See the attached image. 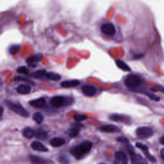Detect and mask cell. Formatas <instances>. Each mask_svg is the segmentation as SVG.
<instances>
[{
  "label": "cell",
  "mask_w": 164,
  "mask_h": 164,
  "mask_svg": "<svg viewBox=\"0 0 164 164\" xmlns=\"http://www.w3.org/2000/svg\"><path fill=\"white\" fill-rule=\"evenodd\" d=\"M5 103L9 109L16 114L23 117V118H27V117L29 116L28 112L25 108L22 106L20 104L16 103H13L11 101L8 100L6 101Z\"/></svg>",
  "instance_id": "2"
},
{
  "label": "cell",
  "mask_w": 164,
  "mask_h": 164,
  "mask_svg": "<svg viewBox=\"0 0 164 164\" xmlns=\"http://www.w3.org/2000/svg\"><path fill=\"white\" fill-rule=\"evenodd\" d=\"M109 119L112 121L118 122V123H123L126 124H128L130 119L128 117L120 114H112L110 115Z\"/></svg>",
  "instance_id": "6"
},
{
  "label": "cell",
  "mask_w": 164,
  "mask_h": 164,
  "mask_svg": "<svg viewBox=\"0 0 164 164\" xmlns=\"http://www.w3.org/2000/svg\"><path fill=\"white\" fill-rule=\"evenodd\" d=\"M74 119L75 121H76L78 122H80L84 120H86L88 119V117L85 115H82V114H78L74 116Z\"/></svg>",
  "instance_id": "29"
},
{
  "label": "cell",
  "mask_w": 164,
  "mask_h": 164,
  "mask_svg": "<svg viewBox=\"0 0 164 164\" xmlns=\"http://www.w3.org/2000/svg\"><path fill=\"white\" fill-rule=\"evenodd\" d=\"M58 161L62 164H69L70 160L68 157L64 155V154H61L57 158Z\"/></svg>",
  "instance_id": "25"
},
{
  "label": "cell",
  "mask_w": 164,
  "mask_h": 164,
  "mask_svg": "<svg viewBox=\"0 0 164 164\" xmlns=\"http://www.w3.org/2000/svg\"><path fill=\"white\" fill-rule=\"evenodd\" d=\"M65 143V140L61 138H53L50 140V144L53 147H60Z\"/></svg>",
  "instance_id": "18"
},
{
  "label": "cell",
  "mask_w": 164,
  "mask_h": 164,
  "mask_svg": "<svg viewBox=\"0 0 164 164\" xmlns=\"http://www.w3.org/2000/svg\"><path fill=\"white\" fill-rule=\"evenodd\" d=\"M160 154H161V157L162 160H164V149H162L161 151H160Z\"/></svg>",
  "instance_id": "34"
},
{
  "label": "cell",
  "mask_w": 164,
  "mask_h": 164,
  "mask_svg": "<svg viewBox=\"0 0 164 164\" xmlns=\"http://www.w3.org/2000/svg\"><path fill=\"white\" fill-rule=\"evenodd\" d=\"M33 119H34V120L37 124L42 123L44 120L43 115L40 112H36V113H35L34 115H33Z\"/></svg>",
  "instance_id": "24"
},
{
  "label": "cell",
  "mask_w": 164,
  "mask_h": 164,
  "mask_svg": "<svg viewBox=\"0 0 164 164\" xmlns=\"http://www.w3.org/2000/svg\"><path fill=\"white\" fill-rule=\"evenodd\" d=\"M43 58V56L41 53L36 54L32 57H29L26 60V63L30 67H36V64L40 61Z\"/></svg>",
  "instance_id": "8"
},
{
  "label": "cell",
  "mask_w": 164,
  "mask_h": 164,
  "mask_svg": "<svg viewBox=\"0 0 164 164\" xmlns=\"http://www.w3.org/2000/svg\"><path fill=\"white\" fill-rule=\"evenodd\" d=\"M46 77L52 81H59L61 79V76L60 75L55 73H47Z\"/></svg>",
  "instance_id": "22"
},
{
  "label": "cell",
  "mask_w": 164,
  "mask_h": 164,
  "mask_svg": "<svg viewBox=\"0 0 164 164\" xmlns=\"http://www.w3.org/2000/svg\"><path fill=\"white\" fill-rule=\"evenodd\" d=\"M47 72L45 70H39V71H37L34 73H33L31 74V76L34 78L37 79H43L45 77H46Z\"/></svg>",
  "instance_id": "20"
},
{
  "label": "cell",
  "mask_w": 164,
  "mask_h": 164,
  "mask_svg": "<svg viewBox=\"0 0 164 164\" xmlns=\"http://www.w3.org/2000/svg\"><path fill=\"white\" fill-rule=\"evenodd\" d=\"M92 146V143L89 141H85L78 146L73 147L70 150V153L77 159L81 158L85 154L90 151Z\"/></svg>",
  "instance_id": "1"
},
{
  "label": "cell",
  "mask_w": 164,
  "mask_h": 164,
  "mask_svg": "<svg viewBox=\"0 0 164 164\" xmlns=\"http://www.w3.org/2000/svg\"><path fill=\"white\" fill-rule=\"evenodd\" d=\"M101 31L107 36L112 37L115 34V28L114 26L111 23H105L101 28Z\"/></svg>",
  "instance_id": "5"
},
{
  "label": "cell",
  "mask_w": 164,
  "mask_h": 164,
  "mask_svg": "<svg viewBox=\"0 0 164 164\" xmlns=\"http://www.w3.org/2000/svg\"><path fill=\"white\" fill-rule=\"evenodd\" d=\"M65 98L62 96H55L51 100V104L55 107H60L62 106L65 103Z\"/></svg>",
  "instance_id": "14"
},
{
  "label": "cell",
  "mask_w": 164,
  "mask_h": 164,
  "mask_svg": "<svg viewBox=\"0 0 164 164\" xmlns=\"http://www.w3.org/2000/svg\"><path fill=\"white\" fill-rule=\"evenodd\" d=\"M29 104L32 106L37 108V109H41V108L45 106L46 100L44 97H40L38 98V99L30 101L29 102Z\"/></svg>",
  "instance_id": "13"
},
{
  "label": "cell",
  "mask_w": 164,
  "mask_h": 164,
  "mask_svg": "<svg viewBox=\"0 0 164 164\" xmlns=\"http://www.w3.org/2000/svg\"><path fill=\"white\" fill-rule=\"evenodd\" d=\"M146 94L150 97V99H151L153 100H154V101H160V98L158 96L154 95V94H150V93H146Z\"/></svg>",
  "instance_id": "32"
},
{
  "label": "cell",
  "mask_w": 164,
  "mask_h": 164,
  "mask_svg": "<svg viewBox=\"0 0 164 164\" xmlns=\"http://www.w3.org/2000/svg\"><path fill=\"white\" fill-rule=\"evenodd\" d=\"M36 137L38 138V139H44L46 136H47V133L46 132H44V131L43 130H38L37 131V132H35V135Z\"/></svg>",
  "instance_id": "27"
},
{
  "label": "cell",
  "mask_w": 164,
  "mask_h": 164,
  "mask_svg": "<svg viewBox=\"0 0 164 164\" xmlns=\"http://www.w3.org/2000/svg\"><path fill=\"white\" fill-rule=\"evenodd\" d=\"M100 164H105V163H100Z\"/></svg>",
  "instance_id": "37"
},
{
  "label": "cell",
  "mask_w": 164,
  "mask_h": 164,
  "mask_svg": "<svg viewBox=\"0 0 164 164\" xmlns=\"http://www.w3.org/2000/svg\"><path fill=\"white\" fill-rule=\"evenodd\" d=\"M82 90L84 94L87 96H93L96 94L97 92L96 88L91 85H85L82 87Z\"/></svg>",
  "instance_id": "10"
},
{
  "label": "cell",
  "mask_w": 164,
  "mask_h": 164,
  "mask_svg": "<svg viewBox=\"0 0 164 164\" xmlns=\"http://www.w3.org/2000/svg\"><path fill=\"white\" fill-rule=\"evenodd\" d=\"M3 113V109L1 106H0V116L2 115Z\"/></svg>",
  "instance_id": "35"
},
{
  "label": "cell",
  "mask_w": 164,
  "mask_h": 164,
  "mask_svg": "<svg viewBox=\"0 0 164 164\" xmlns=\"http://www.w3.org/2000/svg\"><path fill=\"white\" fill-rule=\"evenodd\" d=\"M79 131V128L77 127V126H76V127H73L70 128V130H69V135L71 137H75L78 134Z\"/></svg>",
  "instance_id": "26"
},
{
  "label": "cell",
  "mask_w": 164,
  "mask_h": 164,
  "mask_svg": "<svg viewBox=\"0 0 164 164\" xmlns=\"http://www.w3.org/2000/svg\"><path fill=\"white\" fill-rule=\"evenodd\" d=\"M163 140H164V139H163V137H162L161 139H160V142H161V144L163 145V144H164V142H163Z\"/></svg>",
  "instance_id": "36"
},
{
  "label": "cell",
  "mask_w": 164,
  "mask_h": 164,
  "mask_svg": "<svg viewBox=\"0 0 164 164\" xmlns=\"http://www.w3.org/2000/svg\"><path fill=\"white\" fill-rule=\"evenodd\" d=\"M31 91V87L28 85L22 84L17 88V92L20 94H27Z\"/></svg>",
  "instance_id": "17"
},
{
  "label": "cell",
  "mask_w": 164,
  "mask_h": 164,
  "mask_svg": "<svg viewBox=\"0 0 164 164\" xmlns=\"http://www.w3.org/2000/svg\"><path fill=\"white\" fill-rule=\"evenodd\" d=\"M118 140L119 142H123L124 144H128L129 143V141H128V140L125 138V137H120L118 139Z\"/></svg>",
  "instance_id": "33"
},
{
  "label": "cell",
  "mask_w": 164,
  "mask_h": 164,
  "mask_svg": "<svg viewBox=\"0 0 164 164\" xmlns=\"http://www.w3.org/2000/svg\"><path fill=\"white\" fill-rule=\"evenodd\" d=\"M142 79L136 74H130L126 78L124 83L130 88H137L142 83Z\"/></svg>",
  "instance_id": "3"
},
{
  "label": "cell",
  "mask_w": 164,
  "mask_h": 164,
  "mask_svg": "<svg viewBox=\"0 0 164 164\" xmlns=\"http://www.w3.org/2000/svg\"><path fill=\"white\" fill-rule=\"evenodd\" d=\"M79 84V82L77 79H73V80L64 81L61 83V86L64 88H70L78 86Z\"/></svg>",
  "instance_id": "16"
},
{
  "label": "cell",
  "mask_w": 164,
  "mask_h": 164,
  "mask_svg": "<svg viewBox=\"0 0 164 164\" xmlns=\"http://www.w3.org/2000/svg\"><path fill=\"white\" fill-rule=\"evenodd\" d=\"M31 147L33 149L36 150V151H38L46 152L48 151V148H47L44 144L38 141L33 142L31 144Z\"/></svg>",
  "instance_id": "15"
},
{
  "label": "cell",
  "mask_w": 164,
  "mask_h": 164,
  "mask_svg": "<svg viewBox=\"0 0 164 164\" xmlns=\"http://www.w3.org/2000/svg\"><path fill=\"white\" fill-rule=\"evenodd\" d=\"M13 80L14 81H18V82H31L30 81H29L28 79L26 78L22 77V76H16L14 78H13Z\"/></svg>",
  "instance_id": "31"
},
{
  "label": "cell",
  "mask_w": 164,
  "mask_h": 164,
  "mask_svg": "<svg viewBox=\"0 0 164 164\" xmlns=\"http://www.w3.org/2000/svg\"><path fill=\"white\" fill-rule=\"evenodd\" d=\"M153 134V130L149 127H140L136 130V135L140 139H147L151 137Z\"/></svg>",
  "instance_id": "4"
},
{
  "label": "cell",
  "mask_w": 164,
  "mask_h": 164,
  "mask_svg": "<svg viewBox=\"0 0 164 164\" xmlns=\"http://www.w3.org/2000/svg\"><path fill=\"white\" fill-rule=\"evenodd\" d=\"M22 135L26 139H31L35 135V132L30 128H26L22 131Z\"/></svg>",
  "instance_id": "19"
},
{
  "label": "cell",
  "mask_w": 164,
  "mask_h": 164,
  "mask_svg": "<svg viewBox=\"0 0 164 164\" xmlns=\"http://www.w3.org/2000/svg\"><path fill=\"white\" fill-rule=\"evenodd\" d=\"M98 130L105 133H117L119 132V129L115 125H105L98 128Z\"/></svg>",
  "instance_id": "11"
},
{
  "label": "cell",
  "mask_w": 164,
  "mask_h": 164,
  "mask_svg": "<svg viewBox=\"0 0 164 164\" xmlns=\"http://www.w3.org/2000/svg\"><path fill=\"white\" fill-rule=\"evenodd\" d=\"M115 164H127L128 157L126 154L122 151L117 152L115 154Z\"/></svg>",
  "instance_id": "7"
},
{
  "label": "cell",
  "mask_w": 164,
  "mask_h": 164,
  "mask_svg": "<svg viewBox=\"0 0 164 164\" xmlns=\"http://www.w3.org/2000/svg\"><path fill=\"white\" fill-rule=\"evenodd\" d=\"M130 158L132 164H148L146 159H144L140 154H131Z\"/></svg>",
  "instance_id": "9"
},
{
  "label": "cell",
  "mask_w": 164,
  "mask_h": 164,
  "mask_svg": "<svg viewBox=\"0 0 164 164\" xmlns=\"http://www.w3.org/2000/svg\"><path fill=\"white\" fill-rule=\"evenodd\" d=\"M136 146H137L138 148L142 150V151L144 153V154H146V156L148 157V158L150 161H151L152 162H155L156 160L155 158H154L153 157H152L151 154H149V151H148V148L146 146V145H144L141 143H136Z\"/></svg>",
  "instance_id": "12"
},
{
  "label": "cell",
  "mask_w": 164,
  "mask_h": 164,
  "mask_svg": "<svg viewBox=\"0 0 164 164\" xmlns=\"http://www.w3.org/2000/svg\"><path fill=\"white\" fill-rule=\"evenodd\" d=\"M30 160L34 164H43L44 161L41 158L35 155H30Z\"/></svg>",
  "instance_id": "23"
},
{
  "label": "cell",
  "mask_w": 164,
  "mask_h": 164,
  "mask_svg": "<svg viewBox=\"0 0 164 164\" xmlns=\"http://www.w3.org/2000/svg\"><path fill=\"white\" fill-rule=\"evenodd\" d=\"M115 63H116L117 66H118L119 68H120L121 69L123 70L124 71H131L130 67L124 62H123V61H122L121 60H116Z\"/></svg>",
  "instance_id": "21"
},
{
  "label": "cell",
  "mask_w": 164,
  "mask_h": 164,
  "mask_svg": "<svg viewBox=\"0 0 164 164\" xmlns=\"http://www.w3.org/2000/svg\"><path fill=\"white\" fill-rule=\"evenodd\" d=\"M17 72L18 73L24 74H28V71L27 68L25 66H21V67H18L17 69Z\"/></svg>",
  "instance_id": "30"
},
{
  "label": "cell",
  "mask_w": 164,
  "mask_h": 164,
  "mask_svg": "<svg viewBox=\"0 0 164 164\" xmlns=\"http://www.w3.org/2000/svg\"><path fill=\"white\" fill-rule=\"evenodd\" d=\"M19 49H20L19 45H13V46H12L10 48L9 52H10L11 55H16L18 52L19 50Z\"/></svg>",
  "instance_id": "28"
}]
</instances>
